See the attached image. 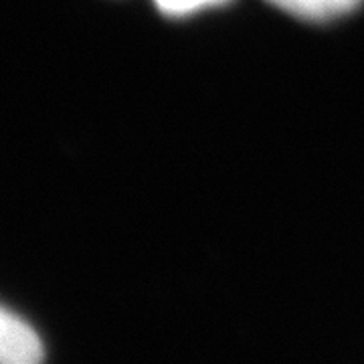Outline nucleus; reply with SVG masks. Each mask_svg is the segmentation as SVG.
<instances>
[{"label": "nucleus", "mask_w": 364, "mask_h": 364, "mask_svg": "<svg viewBox=\"0 0 364 364\" xmlns=\"http://www.w3.org/2000/svg\"><path fill=\"white\" fill-rule=\"evenodd\" d=\"M41 358L43 342L37 332L0 306V364H35Z\"/></svg>", "instance_id": "obj_1"}, {"label": "nucleus", "mask_w": 364, "mask_h": 364, "mask_svg": "<svg viewBox=\"0 0 364 364\" xmlns=\"http://www.w3.org/2000/svg\"><path fill=\"white\" fill-rule=\"evenodd\" d=\"M286 13L296 14L310 21L336 18L354 11L363 0H269Z\"/></svg>", "instance_id": "obj_2"}, {"label": "nucleus", "mask_w": 364, "mask_h": 364, "mask_svg": "<svg viewBox=\"0 0 364 364\" xmlns=\"http://www.w3.org/2000/svg\"><path fill=\"white\" fill-rule=\"evenodd\" d=\"M217 2H223V0H156L160 11H164L166 14H174V16L188 14L203 9V6H208V4H217Z\"/></svg>", "instance_id": "obj_3"}]
</instances>
